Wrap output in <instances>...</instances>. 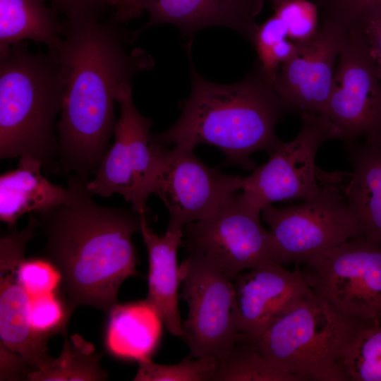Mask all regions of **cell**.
I'll use <instances>...</instances> for the list:
<instances>
[{"label":"cell","mask_w":381,"mask_h":381,"mask_svg":"<svg viewBox=\"0 0 381 381\" xmlns=\"http://www.w3.org/2000/svg\"><path fill=\"white\" fill-rule=\"evenodd\" d=\"M135 40L111 20L65 19L56 51L63 80L56 123L61 167L88 179L109 148L116 122L115 93L123 82L155 66L141 49L127 50Z\"/></svg>","instance_id":"obj_1"},{"label":"cell","mask_w":381,"mask_h":381,"mask_svg":"<svg viewBox=\"0 0 381 381\" xmlns=\"http://www.w3.org/2000/svg\"><path fill=\"white\" fill-rule=\"evenodd\" d=\"M82 179L74 200L39 213L44 234V256L62 275L69 314L90 306L108 314L118 303L123 282L138 276L132 237L142 215L134 210L100 206Z\"/></svg>","instance_id":"obj_2"},{"label":"cell","mask_w":381,"mask_h":381,"mask_svg":"<svg viewBox=\"0 0 381 381\" xmlns=\"http://www.w3.org/2000/svg\"><path fill=\"white\" fill-rule=\"evenodd\" d=\"M191 90L179 103V120L165 131L152 134L150 141L163 145L174 144L194 149L205 143L220 149L227 164L250 170V156L257 151L268 153L281 140L274 128L285 114L291 111L262 73L258 66L242 80L218 84L197 71L190 54Z\"/></svg>","instance_id":"obj_3"},{"label":"cell","mask_w":381,"mask_h":381,"mask_svg":"<svg viewBox=\"0 0 381 381\" xmlns=\"http://www.w3.org/2000/svg\"><path fill=\"white\" fill-rule=\"evenodd\" d=\"M63 80L56 51L30 52L13 44L0 55V158L30 155L46 171L59 167L56 118L60 114Z\"/></svg>","instance_id":"obj_4"},{"label":"cell","mask_w":381,"mask_h":381,"mask_svg":"<svg viewBox=\"0 0 381 381\" xmlns=\"http://www.w3.org/2000/svg\"><path fill=\"white\" fill-rule=\"evenodd\" d=\"M368 322L341 313L313 291L249 339L274 367L303 381H347L342 353Z\"/></svg>","instance_id":"obj_5"},{"label":"cell","mask_w":381,"mask_h":381,"mask_svg":"<svg viewBox=\"0 0 381 381\" xmlns=\"http://www.w3.org/2000/svg\"><path fill=\"white\" fill-rule=\"evenodd\" d=\"M344 176L323 171L318 195L291 206L262 209V219L270 226L283 265L304 263L360 236L356 215L342 190Z\"/></svg>","instance_id":"obj_6"},{"label":"cell","mask_w":381,"mask_h":381,"mask_svg":"<svg viewBox=\"0 0 381 381\" xmlns=\"http://www.w3.org/2000/svg\"><path fill=\"white\" fill-rule=\"evenodd\" d=\"M132 83L116 88L115 99L120 108L114 141L104 155L93 179L86 184L91 195L107 198L121 195L140 214H149L147 200L157 169L163 145L150 141L152 121L136 108Z\"/></svg>","instance_id":"obj_7"},{"label":"cell","mask_w":381,"mask_h":381,"mask_svg":"<svg viewBox=\"0 0 381 381\" xmlns=\"http://www.w3.org/2000/svg\"><path fill=\"white\" fill-rule=\"evenodd\" d=\"M260 214L236 193L209 217L184 226L183 245L189 254L206 260L231 280L246 270L270 263L283 265Z\"/></svg>","instance_id":"obj_8"},{"label":"cell","mask_w":381,"mask_h":381,"mask_svg":"<svg viewBox=\"0 0 381 381\" xmlns=\"http://www.w3.org/2000/svg\"><path fill=\"white\" fill-rule=\"evenodd\" d=\"M314 293L341 313L381 324V248L362 236L306 260Z\"/></svg>","instance_id":"obj_9"},{"label":"cell","mask_w":381,"mask_h":381,"mask_svg":"<svg viewBox=\"0 0 381 381\" xmlns=\"http://www.w3.org/2000/svg\"><path fill=\"white\" fill-rule=\"evenodd\" d=\"M301 117L302 126L296 137L282 141L269 152L266 163L243 179V200L260 213L274 202L308 200L322 189L323 171L316 167V154L322 143L339 138L338 133L324 115L306 112Z\"/></svg>","instance_id":"obj_10"},{"label":"cell","mask_w":381,"mask_h":381,"mask_svg":"<svg viewBox=\"0 0 381 381\" xmlns=\"http://www.w3.org/2000/svg\"><path fill=\"white\" fill-rule=\"evenodd\" d=\"M187 303L181 338L194 358L224 361L239 334V315L233 280L212 264L189 254L180 265Z\"/></svg>","instance_id":"obj_11"},{"label":"cell","mask_w":381,"mask_h":381,"mask_svg":"<svg viewBox=\"0 0 381 381\" xmlns=\"http://www.w3.org/2000/svg\"><path fill=\"white\" fill-rule=\"evenodd\" d=\"M323 115L346 145L381 141V82L363 39L347 32Z\"/></svg>","instance_id":"obj_12"},{"label":"cell","mask_w":381,"mask_h":381,"mask_svg":"<svg viewBox=\"0 0 381 381\" xmlns=\"http://www.w3.org/2000/svg\"><path fill=\"white\" fill-rule=\"evenodd\" d=\"M194 149L163 145L152 194L157 195L169 213L167 230L183 229L216 211L241 189L243 176L224 174L205 165Z\"/></svg>","instance_id":"obj_13"},{"label":"cell","mask_w":381,"mask_h":381,"mask_svg":"<svg viewBox=\"0 0 381 381\" xmlns=\"http://www.w3.org/2000/svg\"><path fill=\"white\" fill-rule=\"evenodd\" d=\"M38 227L35 217L27 226L0 238V353L20 358L30 372L52 358L48 353L49 338L36 334L30 322V296L18 282L17 267L25 257L28 242Z\"/></svg>","instance_id":"obj_14"},{"label":"cell","mask_w":381,"mask_h":381,"mask_svg":"<svg viewBox=\"0 0 381 381\" xmlns=\"http://www.w3.org/2000/svg\"><path fill=\"white\" fill-rule=\"evenodd\" d=\"M346 35L340 25L322 20L316 34L281 65L272 87L291 111L323 115Z\"/></svg>","instance_id":"obj_15"},{"label":"cell","mask_w":381,"mask_h":381,"mask_svg":"<svg viewBox=\"0 0 381 381\" xmlns=\"http://www.w3.org/2000/svg\"><path fill=\"white\" fill-rule=\"evenodd\" d=\"M239 335L254 339L275 318L313 294L302 271L278 263L240 272L233 280Z\"/></svg>","instance_id":"obj_16"},{"label":"cell","mask_w":381,"mask_h":381,"mask_svg":"<svg viewBox=\"0 0 381 381\" xmlns=\"http://www.w3.org/2000/svg\"><path fill=\"white\" fill-rule=\"evenodd\" d=\"M140 4L149 18L143 27L133 32L135 40L152 26L170 23L189 38L204 28L222 26L252 42L259 25L255 18L263 7L258 0H140Z\"/></svg>","instance_id":"obj_17"},{"label":"cell","mask_w":381,"mask_h":381,"mask_svg":"<svg viewBox=\"0 0 381 381\" xmlns=\"http://www.w3.org/2000/svg\"><path fill=\"white\" fill-rule=\"evenodd\" d=\"M18 167L0 176V219L10 227L25 214H39L71 202L82 177L73 176L64 188L51 183L42 174V162L36 157H19Z\"/></svg>","instance_id":"obj_18"},{"label":"cell","mask_w":381,"mask_h":381,"mask_svg":"<svg viewBox=\"0 0 381 381\" xmlns=\"http://www.w3.org/2000/svg\"><path fill=\"white\" fill-rule=\"evenodd\" d=\"M140 233L148 253V291L145 300L157 310L169 332L181 337L183 328L179 308L181 277L177 252L183 245V229L167 230L159 236L150 227L146 215H142Z\"/></svg>","instance_id":"obj_19"},{"label":"cell","mask_w":381,"mask_h":381,"mask_svg":"<svg viewBox=\"0 0 381 381\" xmlns=\"http://www.w3.org/2000/svg\"><path fill=\"white\" fill-rule=\"evenodd\" d=\"M352 165L342 190L362 236L381 248V142L347 145Z\"/></svg>","instance_id":"obj_20"},{"label":"cell","mask_w":381,"mask_h":381,"mask_svg":"<svg viewBox=\"0 0 381 381\" xmlns=\"http://www.w3.org/2000/svg\"><path fill=\"white\" fill-rule=\"evenodd\" d=\"M104 344L111 356L138 363L150 359L159 346L164 322L145 299L114 306L108 313Z\"/></svg>","instance_id":"obj_21"},{"label":"cell","mask_w":381,"mask_h":381,"mask_svg":"<svg viewBox=\"0 0 381 381\" xmlns=\"http://www.w3.org/2000/svg\"><path fill=\"white\" fill-rule=\"evenodd\" d=\"M59 15L42 0H0V55L27 40L56 49L64 22Z\"/></svg>","instance_id":"obj_22"},{"label":"cell","mask_w":381,"mask_h":381,"mask_svg":"<svg viewBox=\"0 0 381 381\" xmlns=\"http://www.w3.org/2000/svg\"><path fill=\"white\" fill-rule=\"evenodd\" d=\"M101 353L78 334L66 337L60 356L52 358L26 377L32 381L104 380L107 373L100 365Z\"/></svg>","instance_id":"obj_23"},{"label":"cell","mask_w":381,"mask_h":381,"mask_svg":"<svg viewBox=\"0 0 381 381\" xmlns=\"http://www.w3.org/2000/svg\"><path fill=\"white\" fill-rule=\"evenodd\" d=\"M213 381H303L274 367L254 342L238 334L226 358L219 363Z\"/></svg>","instance_id":"obj_24"},{"label":"cell","mask_w":381,"mask_h":381,"mask_svg":"<svg viewBox=\"0 0 381 381\" xmlns=\"http://www.w3.org/2000/svg\"><path fill=\"white\" fill-rule=\"evenodd\" d=\"M341 367L347 381H381V324L368 322L346 346Z\"/></svg>","instance_id":"obj_25"},{"label":"cell","mask_w":381,"mask_h":381,"mask_svg":"<svg viewBox=\"0 0 381 381\" xmlns=\"http://www.w3.org/2000/svg\"><path fill=\"white\" fill-rule=\"evenodd\" d=\"M219 365L214 358L188 356L179 363L161 365L152 359L138 362L135 381H206L212 380Z\"/></svg>","instance_id":"obj_26"},{"label":"cell","mask_w":381,"mask_h":381,"mask_svg":"<svg viewBox=\"0 0 381 381\" xmlns=\"http://www.w3.org/2000/svg\"><path fill=\"white\" fill-rule=\"evenodd\" d=\"M322 20L334 22L347 32H360L381 16V0H311Z\"/></svg>","instance_id":"obj_27"},{"label":"cell","mask_w":381,"mask_h":381,"mask_svg":"<svg viewBox=\"0 0 381 381\" xmlns=\"http://www.w3.org/2000/svg\"><path fill=\"white\" fill-rule=\"evenodd\" d=\"M273 7L274 13L285 23L290 41L302 44L316 34L319 10L311 0H284Z\"/></svg>","instance_id":"obj_28"},{"label":"cell","mask_w":381,"mask_h":381,"mask_svg":"<svg viewBox=\"0 0 381 381\" xmlns=\"http://www.w3.org/2000/svg\"><path fill=\"white\" fill-rule=\"evenodd\" d=\"M56 292L30 297V322L37 334L49 338L65 332L71 315Z\"/></svg>","instance_id":"obj_29"},{"label":"cell","mask_w":381,"mask_h":381,"mask_svg":"<svg viewBox=\"0 0 381 381\" xmlns=\"http://www.w3.org/2000/svg\"><path fill=\"white\" fill-rule=\"evenodd\" d=\"M16 275L30 297L56 292L62 284L61 272L44 256L29 259L24 257L18 265Z\"/></svg>","instance_id":"obj_30"},{"label":"cell","mask_w":381,"mask_h":381,"mask_svg":"<svg viewBox=\"0 0 381 381\" xmlns=\"http://www.w3.org/2000/svg\"><path fill=\"white\" fill-rule=\"evenodd\" d=\"M49 1L52 8L66 19L80 17L104 20L107 14L112 19L116 0H42Z\"/></svg>","instance_id":"obj_31"},{"label":"cell","mask_w":381,"mask_h":381,"mask_svg":"<svg viewBox=\"0 0 381 381\" xmlns=\"http://www.w3.org/2000/svg\"><path fill=\"white\" fill-rule=\"evenodd\" d=\"M288 39V30L284 21L275 13L258 25L252 43L256 52L265 50L274 44Z\"/></svg>","instance_id":"obj_32"},{"label":"cell","mask_w":381,"mask_h":381,"mask_svg":"<svg viewBox=\"0 0 381 381\" xmlns=\"http://www.w3.org/2000/svg\"><path fill=\"white\" fill-rule=\"evenodd\" d=\"M358 33L376 66L381 65V16L370 22Z\"/></svg>","instance_id":"obj_33"},{"label":"cell","mask_w":381,"mask_h":381,"mask_svg":"<svg viewBox=\"0 0 381 381\" xmlns=\"http://www.w3.org/2000/svg\"><path fill=\"white\" fill-rule=\"evenodd\" d=\"M143 12L140 0H116V7L112 20L126 23L137 18Z\"/></svg>","instance_id":"obj_34"},{"label":"cell","mask_w":381,"mask_h":381,"mask_svg":"<svg viewBox=\"0 0 381 381\" xmlns=\"http://www.w3.org/2000/svg\"><path fill=\"white\" fill-rule=\"evenodd\" d=\"M260 3H261L262 5H264V3L265 1H271L273 4V6H275V5H277L278 4H279L280 2L284 1V0H258Z\"/></svg>","instance_id":"obj_35"},{"label":"cell","mask_w":381,"mask_h":381,"mask_svg":"<svg viewBox=\"0 0 381 381\" xmlns=\"http://www.w3.org/2000/svg\"><path fill=\"white\" fill-rule=\"evenodd\" d=\"M377 71L378 77L381 82V65L377 66Z\"/></svg>","instance_id":"obj_36"}]
</instances>
